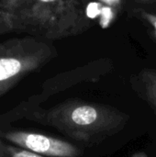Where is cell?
Returning <instances> with one entry per match:
<instances>
[{"instance_id":"10","label":"cell","mask_w":156,"mask_h":157,"mask_svg":"<svg viewBox=\"0 0 156 157\" xmlns=\"http://www.w3.org/2000/svg\"><path fill=\"white\" fill-rule=\"evenodd\" d=\"M106 3H108V4H111V5H116V4H120V0H102Z\"/></svg>"},{"instance_id":"3","label":"cell","mask_w":156,"mask_h":157,"mask_svg":"<svg viewBox=\"0 0 156 157\" xmlns=\"http://www.w3.org/2000/svg\"><path fill=\"white\" fill-rule=\"evenodd\" d=\"M53 53L51 45L32 38L0 42V81L20 79L44 65Z\"/></svg>"},{"instance_id":"1","label":"cell","mask_w":156,"mask_h":157,"mask_svg":"<svg viewBox=\"0 0 156 157\" xmlns=\"http://www.w3.org/2000/svg\"><path fill=\"white\" fill-rule=\"evenodd\" d=\"M79 0L0 6V33L26 32L45 39L74 36L89 24Z\"/></svg>"},{"instance_id":"5","label":"cell","mask_w":156,"mask_h":157,"mask_svg":"<svg viewBox=\"0 0 156 157\" xmlns=\"http://www.w3.org/2000/svg\"><path fill=\"white\" fill-rule=\"evenodd\" d=\"M143 98L156 110V73L144 72L142 75Z\"/></svg>"},{"instance_id":"6","label":"cell","mask_w":156,"mask_h":157,"mask_svg":"<svg viewBox=\"0 0 156 157\" xmlns=\"http://www.w3.org/2000/svg\"><path fill=\"white\" fill-rule=\"evenodd\" d=\"M0 149L6 157H45L29 150L5 144L2 141V138H0Z\"/></svg>"},{"instance_id":"8","label":"cell","mask_w":156,"mask_h":157,"mask_svg":"<svg viewBox=\"0 0 156 157\" xmlns=\"http://www.w3.org/2000/svg\"><path fill=\"white\" fill-rule=\"evenodd\" d=\"M19 79H10V80H5L0 81V96L6 93L8 89H10Z\"/></svg>"},{"instance_id":"2","label":"cell","mask_w":156,"mask_h":157,"mask_svg":"<svg viewBox=\"0 0 156 157\" xmlns=\"http://www.w3.org/2000/svg\"><path fill=\"white\" fill-rule=\"evenodd\" d=\"M34 117L37 121L86 145L100 143L117 133L128 121L126 114L112 107L77 100L64 101L35 113Z\"/></svg>"},{"instance_id":"9","label":"cell","mask_w":156,"mask_h":157,"mask_svg":"<svg viewBox=\"0 0 156 157\" xmlns=\"http://www.w3.org/2000/svg\"><path fill=\"white\" fill-rule=\"evenodd\" d=\"M145 17L147 18V20H148L151 24H153V25H154V29H155V32H156V17L153 16V15H151V14H145Z\"/></svg>"},{"instance_id":"11","label":"cell","mask_w":156,"mask_h":157,"mask_svg":"<svg viewBox=\"0 0 156 157\" xmlns=\"http://www.w3.org/2000/svg\"><path fill=\"white\" fill-rule=\"evenodd\" d=\"M131 157H148V155H145L144 153H137V154L133 155Z\"/></svg>"},{"instance_id":"4","label":"cell","mask_w":156,"mask_h":157,"mask_svg":"<svg viewBox=\"0 0 156 157\" xmlns=\"http://www.w3.org/2000/svg\"><path fill=\"white\" fill-rule=\"evenodd\" d=\"M0 138L45 157H79L83 154L68 142L39 132L10 131L0 132Z\"/></svg>"},{"instance_id":"12","label":"cell","mask_w":156,"mask_h":157,"mask_svg":"<svg viewBox=\"0 0 156 157\" xmlns=\"http://www.w3.org/2000/svg\"><path fill=\"white\" fill-rule=\"evenodd\" d=\"M0 157H6V155L3 153V151L0 149Z\"/></svg>"},{"instance_id":"7","label":"cell","mask_w":156,"mask_h":157,"mask_svg":"<svg viewBox=\"0 0 156 157\" xmlns=\"http://www.w3.org/2000/svg\"><path fill=\"white\" fill-rule=\"evenodd\" d=\"M57 1L59 0H2L0 1V6H9L28 3H52Z\"/></svg>"},{"instance_id":"13","label":"cell","mask_w":156,"mask_h":157,"mask_svg":"<svg viewBox=\"0 0 156 157\" xmlns=\"http://www.w3.org/2000/svg\"><path fill=\"white\" fill-rule=\"evenodd\" d=\"M0 1H2V0H0Z\"/></svg>"}]
</instances>
